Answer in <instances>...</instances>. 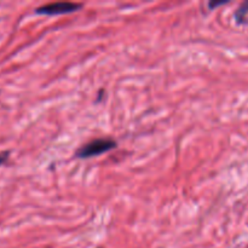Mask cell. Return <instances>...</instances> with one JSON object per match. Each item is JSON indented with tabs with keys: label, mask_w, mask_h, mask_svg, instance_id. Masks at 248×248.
Here are the masks:
<instances>
[{
	"label": "cell",
	"mask_w": 248,
	"mask_h": 248,
	"mask_svg": "<svg viewBox=\"0 0 248 248\" xmlns=\"http://www.w3.org/2000/svg\"><path fill=\"white\" fill-rule=\"evenodd\" d=\"M114 148H116L115 140H110V138H99V140H92V142L79 148L75 153V156L79 157V159H89V157H93L103 154V153L110 152Z\"/></svg>",
	"instance_id": "obj_1"
},
{
	"label": "cell",
	"mask_w": 248,
	"mask_h": 248,
	"mask_svg": "<svg viewBox=\"0 0 248 248\" xmlns=\"http://www.w3.org/2000/svg\"><path fill=\"white\" fill-rule=\"evenodd\" d=\"M82 5L78 4V2L58 1L38 7L35 12L38 15H45V16H58V15L73 14L75 11H79Z\"/></svg>",
	"instance_id": "obj_2"
},
{
	"label": "cell",
	"mask_w": 248,
	"mask_h": 248,
	"mask_svg": "<svg viewBox=\"0 0 248 248\" xmlns=\"http://www.w3.org/2000/svg\"><path fill=\"white\" fill-rule=\"evenodd\" d=\"M9 157H10V152H9V150H6V152L0 153V166H1V165H4L5 162H6L7 160H9Z\"/></svg>",
	"instance_id": "obj_4"
},
{
	"label": "cell",
	"mask_w": 248,
	"mask_h": 248,
	"mask_svg": "<svg viewBox=\"0 0 248 248\" xmlns=\"http://www.w3.org/2000/svg\"><path fill=\"white\" fill-rule=\"evenodd\" d=\"M235 21L241 26H248V1L242 2L235 11Z\"/></svg>",
	"instance_id": "obj_3"
}]
</instances>
